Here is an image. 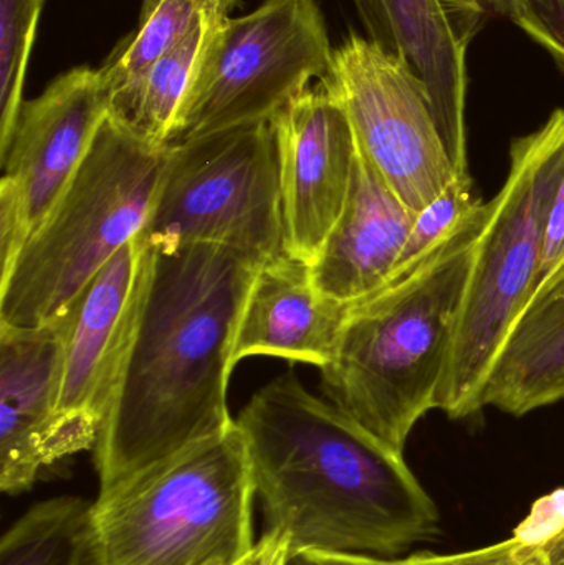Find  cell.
Wrapping results in <instances>:
<instances>
[{"label":"cell","instance_id":"ffe728a7","mask_svg":"<svg viewBox=\"0 0 564 565\" xmlns=\"http://www.w3.org/2000/svg\"><path fill=\"white\" fill-rule=\"evenodd\" d=\"M204 39V20H201L178 46L159 60L146 79L135 116L126 126L129 131L151 145L169 146Z\"/></svg>","mask_w":564,"mask_h":565},{"label":"cell","instance_id":"e0dca14e","mask_svg":"<svg viewBox=\"0 0 564 565\" xmlns=\"http://www.w3.org/2000/svg\"><path fill=\"white\" fill-rule=\"evenodd\" d=\"M564 398V258L536 286L482 391V408L515 417Z\"/></svg>","mask_w":564,"mask_h":565},{"label":"cell","instance_id":"8fae6325","mask_svg":"<svg viewBox=\"0 0 564 565\" xmlns=\"http://www.w3.org/2000/svg\"><path fill=\"white\" fill-rule=\"evenodd\" d=\"M280 159L285 252L311 265L350 194L357 138L323 85L308 88L272 118Z\"/></svg>","mask_w":564,"mask_h":565},{"label":"cell","instance_id":"6da1fadb","mask_svg":"<svg viewBox=\"0 0 564 565\" xmlns=\"http://www.w3.org/2000/svg\"><path fill=\"white\" fill-rule=\"evenodd\" d=\"M267 531L290 554L393 557L434 543L440 511L404 451L361 427L288 371L235 418Z\"/></svg>","mask_w":564,"mask_h":565},{"label":"cell","instance_id":"44dd1931","mask_svg":"<svg viewBox=\"0 0 564 565\" xmlns=\"http://www.w3.org/2000/svg\"><path fill=\"white\" fill-rule=\"evenodd\" d=\"M43 0H0V152L23 106V85Z\"/></svg>","mask_w":564,"mask_h":565},{"label":"cell","instance_id":"2e32d148","mask_svg":"<svg viewBox=\"0 0 564 565\" xmlns=\"http://www.w3.org/2000/svg\"><path fill=\"white\" fill-rule=\"evenodd\" d=\"M348 309L315 288L305 262L288 254L265 262L238 318L232 362L274 355L321 371L333 359Z\"/></svg>","mask_w":564,"mask_h":565},{"label":"cell","instance_id":"1f68e13d","mask_svg":"<svg viewBox=\"0 0 564 565\" xmlns=\"http://www.w3.org/2000/svg\"><path fill=\"white\" fill-rule=\"evenodd\" d=\"M287 565H297V564H295V561H294V559H291V557H290V559H288Z\"/></svg>","mask_w":564,"mask_h":565},{"label":"cell","instance_id":"d6986e66","mask_svg":"<svg viewBox=\"0 0 564 565\" xmlns=\"http://www.w3.org/2000/svg\"><path fill=\"white\" fill-rule=\"evenodd\" d=\"M88 501L60 497L19 518L0 540V565H70L73 540Z\"/></svg>","mask_w":564,"mask_h":565},{"label":"cell","instance_id":"7a4b0ae2","mask_svg":"<svg viewBox=\"0 0 564 565\" xmlns=\"http://www.w3.org/2000/svg\"><path fill=\"white\" fill-rule=\"evenodd\" d=\"M151 244L141 321L93 448L99 491L235 425L232 351L262 262L221 245Z\"/></svg>","mask_w":564,"mask_h":565},{"label":"cell","instance_id":"30bf717a","mask_svg":"<svg viewBox=\"0 0 564 565\" xmlns=\"http://www.w3.org/2000/svg\"><path fill=\"white\" fill-rule=\"evenodd\" d=\"M155 248L145 232L129 241L56 318L60 374L56 412L93 450L121 381L141 321Z\"/></svg>","mask_w":564,"mask_h":565},{"label":"cell","instance_id":"ac0fdd59","mask_svg":"<svg viewBox=\"0 0 564 565\" xmlns=\"http://www.w3.org/2000/svg\"><path fill=\"white\" fill-rule=\"evenodd\" d=\"M201 20L204 19L199 0H161L151 15L139 22L141 26L131 42L102 68L111 89L109 116L113 119L129 125L151 70Z\"/></svg>","mask_w":564,"mask_h":565},{"label":"cell","instance_id":"9c48e42d","mask_svg":"<svg viewBox=\"0 0 564 565\" xmlns=\"http://www.w3.org/2000/svg\"><path fill=\"white\" fill-rule=\"evenodd\" d=\"M320 83L347 113L361 154L411 211H423L460 178L426 89L400 55L351 33Z\"/></svg>","mask_w":564,"mask_h":565},{"label":"cell","instance_id":"8992f818","mask_svg":"<svg viewBox=\"0 0 564 565\" xmlns=\"http://www.w3.org/2000/svg\"><path fill=\"white\" fill-rule=\"evenodd\" d=\"M564 175V108L515 139L510 171L473 252L436 408L454 420L482 411L490 369L535 291L553 201Z\"/></svg>","mask_w":564,"mask_h":565},{"label":"cell","instance_id":"d4e9b609","mask_svg":"<svg viewBox=\"0 0 564 565\" xmlns=\"http://www.w3.org/2000/svg\"><path fill=\"white\" fill-rule=\"evenodd\" d=\"M519 530L542 541L550 565H564V490L540 500Z\"/></svg>","mask_w":564,"mask_h":565},{"label":"cell","instance_id":"484cf974","mask_svg":"<svg viewBox=\"0 0 564 565\" xmlns=\"http://www.w3.org/2000/svg\"><path fill=\"white\" fill-rule=\"evenodd\" d=\"M564 258V175L552 212H550L549 227H546L545 250H543L542 268H540L539 282L556 267ZM536 282V286H539Z\"/></svg>","mask_w":564,"mask_h":565},{"label":"cell","instance_id":"cb8c5ba5","mask_svg":"<svg viewBox=\"0 0 564 565\" xmlns=\"http://www.w3.org/2000/svg\"><path fill=\"white\" fill-rule=\"evenodd\" d=\"M401 565H550L542 541L517 530L510 540L456 554L416 553Z\"/></svg>","mask_w":564,"mask_h":565},{"label":"cell","instance_id":"f546056e","mask_svg":"<svg viewBox=\"0 0 564 565\" xmlns=\"http://www.w3.org/2000/svg\"><path fill=\"white\" fill-rule=\"evenodd\" d=\"M199 3H201L205 33H209L228 19V13L234 9L237 0H199Z\"/></svg>","mask_w":564,"mask_h":565},{"label":"cell","instance_id":"5b68a950","mask_svg":"<svg viewBox=\"0 0 564 565\" xmlns=\"http://www.w3.org/2000/svg\"><path fill=\"white\" fill-rule=\"evenodd\" d=\"M169 146H156L108 116L75 178L0 277V322L36 328L145 232Z\"/></svg>","mask_w":564,"mask_h":565},{"label":"cell","instance_id":"52a82bcc","mask_svg":"<svg viewBox=\"0 0 564 565\" xmlns=\"http://www.w3.org/2000/svg\"><path fill=\"white\" fill-rule=\"evenodd\" d=\"M315 0H265L205 33L169 146L252 122L272 121L323 79L333 60Z\"/></svg>","mask_w":564,"mask_h":565},{"label":"cell","instance_id":"3957f363","mask_svg":"<svg viewBox=\"0 0 564 565\" xmlns=\"http://www.w3.org/2000/svg\"><path fill=\"white\" fill-rule=\"evenodd\" d=\"M489 212V202H477L416 267L351 305L333 359L321 369L327 401L396 450L436 408Z\"/></svg>","mask_w":564,"mask_h":565},{"label":"cell","instance_id":"5bb4252c","mask_svg":"<svg viewBox=\"0 0 564 565\" xmlns=\"http://www.w3.org/2000/svg\"><path fill=\"white\" fill-rule=\"evenodd\" d=\"M397 55L423 83L460 178L467 159V52L490 12L487 0H383Z\"/></svg>","mask_w":564,"mask_h":565},{"label":"cell","instance_id":"277c9868","mask_svg":"<svg viewBox=\"0 0 564 565\" xmlns=\"http://www.w3.org/2000/svg\"><path fill=\"white\" fill-rule=\"evenodd\" d=\"M254 481L237 424L88 504L70 565H237L254 550Z\"/></svg>","mask_w":564,"mask_h":565},{"label":"cell","instance_id":"83f0119b","mask_svg":"<svg viewBox=\"0 0 564 565\" xmlns=\"http://www.w3.org/2000/svg\"><path fill=\"white\" fill-rule=\"evenodd\" d=\"M290 556V543L284 534L265 533L237 565H287Z\"/></svg>","mask_w":564,"mask_h":565},{"label":"cell","instance_id":"4fadbf2b","mask_svg":"<svg viewBox=\"0 0 564 565\" xmlns=\"http://www.w3.org/2000/svg\"><path fill=\"white\" fill-rule=\"evenodd\" d=\"M60 335L55 322H0V490L9 497L65 458L86 451L56 412Z\"/></svg>","mask_w":564,"mask_h":565},{"label":"cell","instance_id":"4316f807","mask_svg":"<svg viewBox=\"0 0 564 565\" xmlns=\"http://www.w3.org/2000/svg\"><path fill=\"white\" fill-rule=\"evenodd\" d=\"M353 3L360 13L364 29H366L368 39L380 43L387 52L397 55L396 42H394L393 30H391L383 0H353Z\"/></svg>","mask_w":564,"mask_h":565},{"label":"cell","instance_id":"7c38bea8","mask_svg":"<svg viewBox=\"0 0 564 565\" xmlns=\"http://www.w3.org/2000/svg\"><path fill=\"white\" fill-rule=\"evenodd\" d=\"M109 111L111 89L102 68L89 66L70 70L39 98L23 103L9 145L0 152V185L15 198L26 234L75 178Z\"/></svg>","mask_w":564,"mask_h":565},{"label":"cell","instance_id":"f1b7e54d","mask_svg":"<svg viewBox=\"0 0 564 565\" xmlns=\"http://www.w3.org/2000/svg\"><path fill=\"white\" fill-rule=\"evenodd\" d=\"M297 565H401L400 559L351 553H301L290 556Z\"/></svg>","mask_w":564,"mask_h":565},{"label":"cell","instance_id":"603a6c76","mask_svg":"<svg viewBox=\"0 0 564 565\" xmlns=\"http://www.w3.org/2000/svg\"><path fill=\"white\" fill-rule=\"evenodd\" d=\"M487 6L512 20L564 68V0H487Z\"/></svg>","mask_w":564,"mask_h":565},{"label":"cell","instance_id":"7402d4cb","mask_svg":"<svg viewBox=\"0 0 564 565\" xmlns=\"http://www.w3.org/2000/svg\"><path fill=\"white\" fill-rule=\"evenodd\" d=\"M479 201L480 199L473 194L472 178H459L427 207L417 212L416 221L404 245L400 265L391 281L416 267L440 242L446 241L450 232L462 222Z\"/></svg>","mask_w":564,"mask_h":565},{"label":"cell","instance_id":"4dcf8cb0","mask_svg":"<svg viewBox=\"0 0 564 565\" xmlns=\"http://www.w3.org/2000/svg\"><path fill=\"white\" fill-rule=\"evenodd\" d=\"M159 2H161V0H142L141 20H139V22H142L146 17L151 15L152 10L158 7Z\"/></svg>","mask_w":564,"mask_h":565},{"label":"cell","instance_id":"ba28073f","mask_svg":"<svg viewBox=\"0 0 564 565\" xmlns=\"http://www.w3.org/2000/svg\"><path fill=\"white\" fill-rule=\"evenodd\" d=\"M145 235L168 244L221 245L262 264L287 254L272 122L169 146Z\"/></svg>","mask_w":564,"mask_h":565},{"label":"cell","instance_id":"9a60e30c","mask_svg":"<svg viewBox=\"0 0 564 565\" xmlns=\"http://www.w3.org/2000/svg\"><path fill=\"white\" fill-rule=\"evenodd\" d=\"M416 215L358 149L347 204L310 265L315 288L347 306L380 291L400 265Z\"/></svg>","mask_w":564,"mask_h":565}]
</instances>
